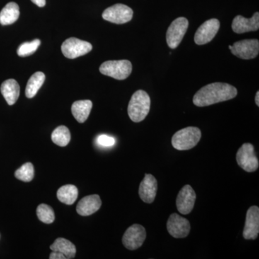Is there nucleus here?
I'll return each instance as SVG.
<instances>
[{
    "instance_id": "obj_1",
    "label": "nucleus",
    "mask_w": 259,
    "mask_h": 259,
    "mask_svg": "<svg viewBox=\"0 0 259 259\" xmlns=\"http://www.w3.org/2000/svg\"><path fill=\"white\" fill-rule=\"evenodd\" d=\"M236 88L227 83L214 82L206 85L195 94L193 103L197 107H207L235 98Z\"/></svg>"
},
{
    "instance_id": "obj_2",
    "label": "nucleus",
    "mask_w": 259,
    "mask_h": 259,
    "mask_svg": "<svg viewBox=\"0 0 259 259\" xmlns=\"http://www.w3.org/2000/svg\"><path fill=\"white\" fill-rule=\"evenodd\" d=\"M151 108V98L144 90H138L130 100L127 113L131 120L140 122L144 120Z\"/></svg>"
},
{
    "instance_id": "obj_3",
    "label": "nucleus",
    "mask_w": 259,
    "mask_h": 259,
    "mask_svg": "<svg viewBox=\"0 0 259 259\" xmlns=\"http://www.w3.org/2000/svg\"><path fill=\"white\" fill-rule=\"evenodd\" d=\"M200 130L196 127H187L177 131L171 139V144L175 149L187 151L195 147L200 141Z\"/></svg>"
},
{
    "instance_id": "obj_4",
    "label": "nucleus",
    "mask_w": 259,
    "mask_h": 259,
    "mask_svg": "<svg viewBox=\"0 0 259 259\" xmlns=\"http://www.w3.org/2000/svg\"><path fill=\"white\" fill-rule=\"evenodd\" d=\"M100 71L114 79L124 80L132 72V64L127 60L107 61L100 66Z\"/></svg>"
},
{
    "instance_id": "obj_5",
    "label": "nucleus",
    "mask_w": 259,
    "mask_h": 259,
    "mask_svg": "<svg viewBox=\"0 0 259 259\" xmlns=\"http://www.w3.org/2000/svg\"><path fill=\"white\" fill-rule=\"evenodd\" d=\"M236 161L245 171L254 172L258 168V160L255 155L254 146L252 144H243L237 153Z\"/></svg>"
},
{
    "instance_id": "obj_6",
    "label": "nucleus",
    "mask_w": 259,
    "mask_h": 259,
    "mask_svg": "<svg viewBox=\"0 0 259 259\" xmlns=\"http://www.w3.org/2000/svg\"><path fill=\"white\" fill-rule=\"evenodd\" d=\"M93 50V46L89 42L79 40L76 37H70L65 40L61 46V51L65 57L74 59L86 55Z\"/></svg>"
},
{
    "instance_id": "obj_7",
    "label": "nucleus",
    "mask_w": 259,
    "mask_h": 259,
    "mask_svg": "<svg viewBox=\"0 0 259 259\" xmlns=\"http://www.w3.org/2000/svg\"><path fill=\"white\" fill-rule=\"evenodd\" d=\"M189 22L187 18H178L172 22L166 32V42L168 47L177 49L187 31Z\"/></svg>"
},
{
    "instance_id": "obj_8",
    "label": "nucleus",
    "mask_w": 259,
    "mask_h": 259,
    "mask_svg": "<svg viewBox=\"0 0 259 259\" xmlns=\"http://www.w3.org/2000/svg\"><path fill=\"white\" fill-rule=\"evenodd\" d=\"M134 11L127 5L116 4L107 8L102 13L104 20L115 24L128 23L132 20Z\"/></svg>"
},
{
    "instance_id": "obj_9",
    "label": "nucleus",
    "mask_w": 259,
    "mask_h": 259,
    "mask_svg": "<svg viewBox=\"0 0 259 259\" xmlns=\"http://www.w3.org/2000/svg\"><path fill=\"white\" fill-rule=\"evenodd\" d=\"M146 238V231L144 226L134 224L129 227L123 236L122 243L128 250H134L142 246Z\"/></svg>"
},
{
    "instance_id": "obj_10",
    "label": "nucleus",
    "mask_w": 259,
    "mask_h": 259,
    "mask_svg": "<svg viewBox=\"0 0 259 259\" xmlns=\"http://www.w3.org/2000/svg\"><path fill=\"white\" fill-rule=\"evenodd\" d=\"M231 51L233 55L240 59L245 60L254 59L258 55V40L250 39L237 41L232 46Z\"/></svg>"
},
{
    "instance_id": "obj_11",
    "label": "nucleus",
    "mask_w": 259,
    "mask_h": 259,
    "mask_svg": "<svg viewBox=\"0 0 259 259\" xmlns=\"http://www.w3.org/2000/svg\"><path fill=\"white\" fill-rule=\"evenodd\" d=\"M166 227L168 233L175 238H186L190 234L191 226L188 220L177 213L170 215Z\"/></svg>"
},
{
    "instance_id": "obj_12",
    "label": "nucleus",
    "mask_w": 259,
    "mask_h": 259,
    "mask_svg": "<svg viewBox=\"0 0 259 259\" xmlns=\"http://www.w3.org/2000/svg\"><path fill=\"white\" fill-rule=\"evenodd\" d=\"M221 27V23L217 19H210L204 22L194 35V42L197 45L208 44L214 38Z\"/></svg>"
},
{
    "instance_id": "obj_13",
    "label": "nucleus",
    "mask_w": 259,
    "mask_h": 259,
    "mask_svg": "<svg viewBox=\"0 0 259 259\" xmlns=\"http://www.w3.org/2000/svg\"><path fill=\"white\" fill-rule=\"evenodd\" d=\"M195 192L190 185L182 187L177 197V207L179 212L182 214H188L192 212L195 203Z\"/></svg>"
},
{
    "instance_id": "obj_14",
    "label": "nucleus",
    "mask_w": 259,
    "mask_h": 259,
    "mask_svg": "<svg viewBox=\"0 0 259 259\" xmlns=\"http://www.w3.org/2000/svg\"><path fill=\"white\" fill-rule=\"evenodd\" d=\"M259 233V208L252 206L248 209L243 236L246 240L256 239Z\"/></svg>"
},
{
    "instance_id": "obj_15",
    "label": "nucleus",
    "mask_w": 259,
    "mask_h": 259,
    "mask_svg": "<svg viewBox=\"0 0 259 259\" xmlns=\"http://www.w3.org/2000/svg\"><path fill=\"white\" fill-rule=\"evenodd\" d=\"M158 190V182L152 175H145L144 180L139 187V196L144 202L152 203L156 197Z\"/></svg>"
},
{
    "instance_id": "obj_16",
    "label": "nucleus",
    "mask_w": 259,
    "mask_h": 259,
    "mask_svg": "<svg viewBox=\"0 0 259 259\" xmlns=\"http://www.w3.org/2000/svg\"><path fill=\"white\" fill-rule=\"evenodd\" d=\"M259 28V13L253 14L250 18H245L241 15H238L233 19L232 29L236 33L241 34L244 32L256 31Z\"/></svg>"
},
{
    "instance_id": "obj_17",
    "label": "nucleus",
    "mask_w": 259,
    "mask_h": 259,
    "mask_svg": "<svg viewBox=\"0 0 259 259\" xmlns=\"http://www.w3.org/2000/svg\"><path fill=\"white\" fill-rule=\"evenodd\" d=\"M102 206L98 194L87 196L79 201L76 206V212L81 216H90L97 212Z\"/></svg>"
},
{
    "instance_id": "obj_18",
    "label": "nucleus",
    "mask_w": 259,
    "mask_h": 259,
    "mask_svg": "<svg viewBox=\"0 0 259 259\" xmlns=\"http://www.w3.org/2000/svg\"><path fill=\"white\" fill-rule=\"evenodd\" d=\"M2 95H3L8 105H13L20 96V86L15 79H8L2 83Z\"/></svg>"
},
{
    "instance_id": "obj_19",
    "label": "nucleus",
    "mask_w": 259,
    "mask_h": 259,
    "mask_svg": "<svg viewBox=\"0 0 259 259\" xmlns=\"http://www.w3.org/2000/svg\"><path fill=\"white\" fill-rule=\"evenodd\" d=\"M93 108V102L90 100H79L73 103L71 112L79 123H83L88 120Z\"/></svg>"
},
{
    "instance_id": "obj_20",
    "label": "nucleus",
    "mask_w": 259,
    "mask_h": 259,
    "mask_svg": "<svg viewBox=\"0 0 259 259\" xmlns=\"http://www.w3.org/2000/svg\"><path fill=\"white\" fill-rule=\"evenodd\" d=\"M20 16V8L15 3H10L0 12V24L8 25L16 22Z\"/></svg>"
},
{
    "instance_id": "obj_21",
    "label": "nucleus",
    "mask_w": 259,
    "mask_h": 259,
    "mask_svg": "<svg viewBox=\"0 0 259 259\" xmlns=\"http://www.w3.org/2000/svg\"><path fill=\"white\" fill-rule=\"evenodd\" d=\"M50 248L54 251L60 252L66 259L74 258L76 248L74 243L63 238H59L51 245Z\"/></svg>"
},
{
    "instance_id": "obj_22",
    "label": "nucleus",
    "mask_w": 259,
    "mask_h": 259,
    "mask_svg": "<svg viewBox=\"0 0 259 259\" xmlns=\"http://www.w3.org/2000/svg\"><path fill=\"white\" fill-rule=\"evenodd\" d=\"M58 199L61 202L71 205L76 202L78 197V189L76 186L66 185L62 186L57 191Z\"/></svg>"
},
{
    "instance_id": "obj_23",
    "label": "nucleus",
    "mask_w": 259,
    "mask_h": 259,
    "mask_svg": "<svg viewBox=\"0 0 259 259\" xmlns=\"http://www.w3.org/2000/svg\"><path fill=\"white\" fill-rule=\"evenodd\" d=\"M46 76L41 71H37L32 74L29 79L25 89V95L28 98H32L36 95L45 81Z\"/></svg>"
},
{
    "instance_id": "obj_24",
    "label": "nucleus",
    "mask_w": 259,
    "mask_h": 259,
    "mask_svg": "<svg viewBox=\"0 0 259 259\" xmlns=\"http://www.w3.org/2000/svg\"><path fill=\"white\" fill-rule=\"evenodd\" d=\"M51 139L54 144L61 147H65L71 141V134L66 126L61 125L56 127L51 134Z\"/></svg>"
},
{
    "instance_id": "obj_25",
    "label": "nucleus",
    "mask_w": 259,
    "mask_h": 259,
    "mask_svg": "<svg viewBox=\"0 0 259 259\" xmlns=\"http://www.w3.org/2000/svg\"><path fill=\"white\" fill-rule=\"evenodd\" d=\"M36 212L38 219L46 224H51L55 221L54 209L48 204H40L37 207Z\"/></svg>"
},
{
    "instance_id": "obj_26",
    "label": "nucleus",
    "mask_w": 259,
    "mask_h": 259,
    "mask_svg": "<svg viewBox=\"0 0 259 259\" xmlns=\"http://www.w3.org/2000/svg\"><path fill=\"white\" fill-rule=\"evenodd\" d=\"M18 180L25 182H31L34 178V167L30 162L24 163L15 173Z\"/></svg>"
},
{
    "instance_id": "obj_27",
    "label": "nucleus",
    "mask_w": 259,
    "mask_h": 259,
    "mask_svg": "<svg viewBox=\"0 0 259 259\" xmlns=\"http://www.w3.org/2000/svg\"><path fill=\"white\" fill-rule=\"evenodd\" d=\"M40 45V40L38 39L32 40L31 42H25L19 47L18 55L20 57H27L33 54Z\"/></svg>"
},
{
    "instance_id": "obj_28",
    "label": "nucleus",
    "mask_w": 259,
    "mask_h": 259,
    "mask_svg": "<svg viewBox=\"0 0 259 259\" xmlns=\"http://www.w3.org/2000/svg\"><path fill=\"white\" fill-rule=\"evenodd\" d=\"M97 143L100 146H103V147H111L115 145V140L114 138L110 137L107 135H101L97 138Z\"/></svg>"
},
{
    "instance_id": "obj_29",
    "label": "nucleus",
    "mask_w": 259,
    "mask_h": 259,
    "mask_svg": "<svg viewBox=\"0 0 259 259\" xmlns=\"http://www.w3.org/2000/svg\"><path fill=\"white\" fill-rule=\"evenodd\" d=\"M49 258L50 259H66V257L64 256L62 253H61L60 252L54 251L53 250L52 253H51L50 256H49Z\"/></svg>"
},
{
    "instance_id": "obj_30",
    "label": "nucleus",
    "mask_w": 259,
    "mask_h": 259,
    "mask_svg": "<svg viewBox=\"0 0 259 259\" xmlns=\"http://www.w3.org/2000/svg\"><path fill=\"white\" fill-rule=\"evenodd\" d=\"M31 1L39 8H44L46 5V0H31Z\"/></svg>"
},
{
    "instance_id": "obj_31",
    "label": "nucleus",
    "mask_w": 259,
    "mask_h": 259,
    "mask_svg": "<svg viewBox=\"0 0 259 259\" xmlns=\"http://www.w3.org/2000/svg\"><path fill=\"white\" fill-rule=\"evenodd\" d=\"M255 102L257 106H259V92H257L256 95H255Z\"/></svg>"
},
{
    "instance_id": "obj_32",
    "label": "nucleus",
    "mask_w": 259,
    "mask_h": 259,
    "mask_svg": "<svg viewBox=\"0 0 259 259\" xmlns=\"http://www.w3.org/2000/svg\"><path fill=\"white\" fill-rule=\"evenodd\" d=\"M231 48H232V46H229V49H230V50H231Z\"/></svg>"
}]
</instances>
